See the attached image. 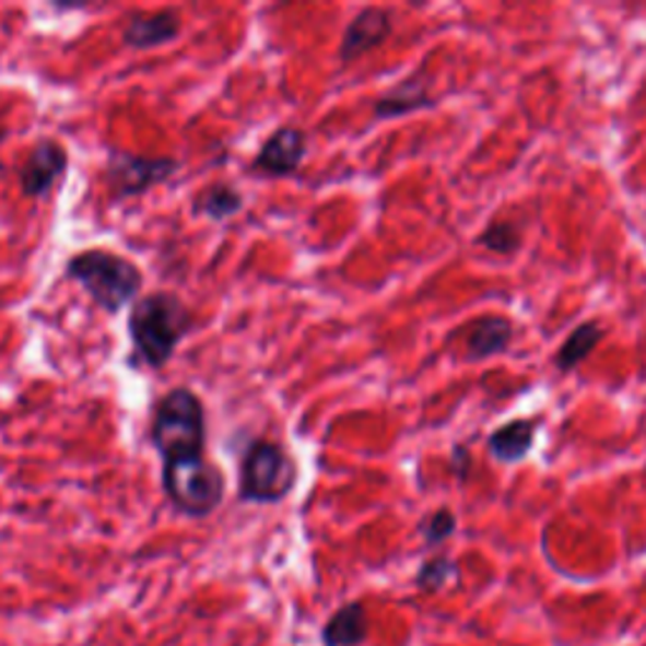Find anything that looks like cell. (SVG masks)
<instances>
[{
  "label": "cell",
  "mask_w": 646,
  "mask_h": 646,
  "mask_svg": "<svg viewBox=\"0 0 646 646\" xmlns=\"http://www.w3.org/2000/svg\"><path fill=\"white\" fill-rule=\"evenodd\" d=\"M308 154V139L304 129L298 127H278L275 132L266 139L260 152L252 160V169L263 177H291L293 172L304 165Z\"/></svg>",
  "instance_id": "obj_8"
},
{
  "label": "cell",
  "mask_w": 646,
  "mask_h": 646,
  "mask_svg": "<svg viewBox=\"0 0 646 646\" xmlns=\"http://www.w3.org/2000/svg\"><path fill=\"white\" fill-rule=\"evenodd\" d=\"M190 331V308L169 291H154L139 298L129 314L134 362H144L150 369H162Z\"/></svg>",
  "instance_id": "obj_1"
},
{
  "label": "cell",
  "mask_w": 646,
  "mask_h": 646,
  "mask_svg": "<svg viewBox=\"0 0 646 646\" xmlns=\"http://www.w3.org/2000/svg\"><path fill=\"white\" fill-rule=\"evenodd\" d=\"M243 195L231 183H212L192 198V215L212 220V223H225L243 210Z\"/></svg>",
  "instance_id": "obj_15"
},
{
  "label": "cell",
  "mask_w": 646,
  "mask_h": 646,
  "mask_svg": "<svg viewBox=\"0 0 646 646\" xmlns=\"http://www.w3.org/2000/svg\"><path fill=\"white\" fill-rule=\"evenodd\" d=\"M179 162L172 157H146V154H132L111 150L104 167V179L109 187L114 202L139 198L152 187L167 183L175 177Z\"/></svg>",
  "instance_id": "obj_6"
},
{
  "label": "cell",
  "mask_w": 646,
  "mask_h": 646,
  "mask_svg": "<svg viewBox=\"0 0 646 646\" xmlns=\"http://www.w3.org/2000/svg\"><path fill=\"white\" fill-rule=\"evenodd\" d=\"M150 439L162 462L202 455L204 439H208L202 399L185 387L167 391L154 407Z\"/></svg>",
  "instance_id": "obj_3"
},
{
  "label": "cell",
  "mask_w": 646,
  "mask_h": 646,
  "mask_svg": "<svg viewBox=\"0 0 646 646\" xmlns=\"http://www.w3.org/2000/svg\"><path fill=\"white\" fill-rule=\"evenodd\" d=\"M478 245L495 252V256H513V252L520 250L522 233L520 227L513 223H493L478 235Z\"/></svg>",
  "instance_id": "obj_18"
},
{
  "label": "cell",
  "mask_w": 646,
  "mask_h": 646,
  "mask_svg": "<svg viewBox=\"0 0 646 646\" xmlns=\"http://www.w3.org/2000/svg\"><path fill=\"white\" fill-rule=\"evenodd\" d=\"M298 482L296 460L271 439H256L240 462L238 495L245 503L273 505L285 501Z\"/></svg>",
  "instance_id": "obj_5"
},
{
  "label": "cell",
  "mask_w": 646,
  "mask_h": 646,
  "mask_svg": "<svg viewBox=\"0 0 646 646\" xmlns=\"http://www.w3.org/2000/svg\"><path fill=\"white\" fill-rule=\"evenodd\" d=\"M601 339H603V329L596 321H586L576 326V329L566 337V341L561 343L559 354H555V369L563 374L578 369L580 362H586V359L594 354Z\"/></svg>",
  "instance_id": "obj_16"
},
{
  "label": "cell",
  "mask_w": 646,
  "mask_h": 646,
  "mask_svg": "<svg viewBox=\"0 0 646 646\" xmlns=\"http://www.w3.org/2000/svg\"><path fill=\"white\" fill-rule=\"evenodd\" d=\"M5 137H8V127H5V121L0 119V144L5 142Z\"/></svg>",
  "instance_id": "obj_21"
},
{
  "label": "cell",
  "mask_w": 646,
  "mask_h": 646,
  "mask_svg": "<svg viewBox=\"0 0 646 646\" xmlns=\"http://www.w3.org/2000/svg\"><path fill=\"white\" fill-rule=\"evenodd\" d=\"M391 31H395V21H391L389 11H384V8H364V11H359L341 36V67H349V63L362 59L364 54L379 48L391 36Z\"/></svg>",
  "instance_id": "obj_9"
},
{
  "label": "cell",
  "mask_w": 646,
  "mask_h": 646,
  "mask_svg": "<svg viewBox=\"0 0 646 646\" xmlns=\"http://www.w3.org/2000/svg\"><path fill=\"white\" fill-rule=\"evenodd\" d=\"M183 34V19L177 11H157L150 15H134L125 26V44L137 51H150V48L167 46Z\"/></svg>",
  "instance_id": "obj_10"
},
{
  "label": "cell",
  "mask_w": 646,
  "mask_h": 646,
  "mask_svg": "<svg viewBox=\"0 0 646 646\" xmlns=\"http://www.w3.org/2000/svg\"><path fill=\"white\" fill-rule=\"evenodd\" d=\"M67 278L77 281L104 314H119L142 291V271L132 260L109 250H84L69 258Z\"/></svg>",
  "instance_id": "obj_2"
},
{
  "label": "cell",
  "mask_w": 646,
  "mask_h": 646,
  "mask_svg": "<svg viewBox=\"0 0 646 646\" xmlns=\"http://www.w3.org/2000/svg\"><path fill=\"white\" fill-rule=\"evenodd\" d=\"M162 488L177 513L208 518L223 505L227 482L215 462L204 460V455H190L162 465Z\"/></svg>",
  "instance_id": "obj_4"
},
{
  "label": "cell",
  "mask_w": 646,
  "mask_h": 646,
  "mask_svg": "<svg viewBox=\"0 0 646 646\" xmlns=\"http://www.w3.org/2000/svg\"><path fill=\"white\" fill-rule=\"evenodd\" d=\"M69 169V152L56 139H38L21 167V190L31 200L46 198Z\"/></svg>",
  "instance_id": "obj_7"
},
{
  "label": "cell",
  "mask_w": 646,
  "mask_h": 646,
  "mask_svg": "<svg viewBox=\"0 0 646 646\" xmlns=\"http://www.w3.org/2000/svg\"><path fill=\"white\" fill-rule=\"evenodd\" d=\"M369 636V616L362 601L343 603L321 629L324 646H362Z\"/></svg>",
  "instance_id": "obj_13"
},
{
  "label": "cell",
  "mask_w": 646,
  "mask_h": 646,
  "mask_svg": "<svg viewBox=\"0 0 646 646\" xmlns=\"http://www.w3.org/2000/svg\"><path fill=\"white\" fill-rule=\"evenodd\" d=\"M453 470L460 482L468 480L470 475V449H465L462 445H457L453 449Z\"/></svg>",
  "instance_id": "obj_20"
},
{
  "label": "cell",
  "mask_w": 646,
  "mask_h": 646,
  "mask_svg": "<svg viewBox=\"0 0 646 646\" xmlns=\"http://www.w3.org/2000/svg\"><path fill=\"white\" fill-rule=\"evenodd\" d=\"M430 106H435V99H432L427 81L422 77H409L374 102V117L379 121L399 119L420 109H430Z\"/></svg>",
  "instance_id": "obj_11"
},
{
  "label": "cell",
  "mask_w": 646,
  "mask_h": 646,
  "mask_svg": "<svg viewBox=\"0 0 646 646\" xmlns=\"http://www.w3.org/2000/svg\"><path fill=\"white\" fill-rule=\"evenodd\" d=\"M536 443L533 420H510L488 437V453L503 465H518L526 460Z\"/></svg>",
  "instance_id": "obj_14"
},
{
  "label": "cell",
  "mask_w": 646,
  "mask_h": 646,
  "mask_svg": "<svg viewBox=\"0 0 646 646\" xmlns=\"http://www.w3.org/2000/svg\"><path fill=\"white\" fill-rule=\"evenodd\" d=\"M457 528V518L455 513L449 508H439L430 515L427 520L422 522V536H424V543L430 548H435L439 543H445L447 538H453Z\"/></svg>",
  "instance_id": "obj_19"
},
{
  "label": "cell",
  "mask_w": 646,
  "mask_h": 646,
  "mask_svg": "<svg viewBox=\"0 0 646 646\" xmlns=\"http://www.w3.org/2000/svg\"><path fill=\"white\" fill-rule=\"evenodd\" d=\"M513 341V324L503 316L478 318L470 326L468 339H465V356L468 362H482V359L503 354Z\"/></svg>",
  "instance_id": "obj_12"
},
{
  "label": "cell",
  "mask_w": 646,
  "mask_h": 646,
  "mask_svg": "<svg viewBox=\"0 0 646 646\" xmlns=\"http://www.w3.org/2000/svg\"><path fill=\"white\" fill-rule=\"evenodd\" d=\"M457 574H460V568L449 555H432L416 571L414 584L424 594H437L449 584V578H457Z\"/></svg>",
  "instance_id": "obj_17"
}]
</instances>
